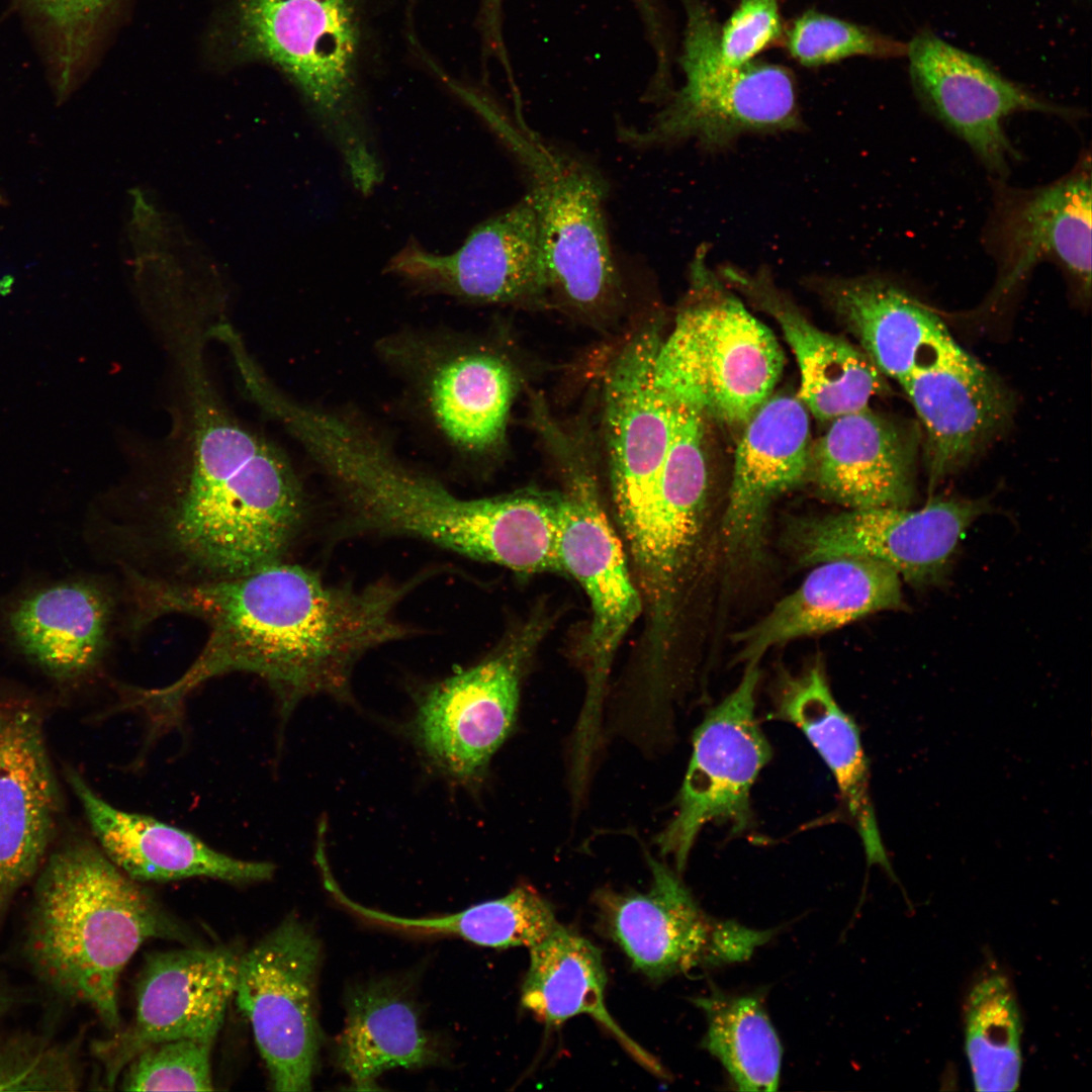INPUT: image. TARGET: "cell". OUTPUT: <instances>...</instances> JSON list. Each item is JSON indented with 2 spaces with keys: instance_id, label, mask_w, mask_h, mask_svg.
<instances>
[{
  "instance_id": "10",
  "label": "cell",
  "mask_w": 1092,
  "mask_h": 1092,
  "mask_svg": "<svg viewBox=\"0 0 1092 1092\" xmlns=\"http://www.w3.org/2000/svg\"><path fill=\"white\" fill-rule=\"evenodd\" d=\"M558 551L563 572L585 592L592 622L582 649L585 699L572 746L580 752L599 747L606 688L615 655L640 616L643 600L633 582L621 541L599 499L590 477L574 473L560 492Z\"/></svg>"
},
{
  "instance_id": "9",
  "label": "cell",
  "mask_w": 1092,
  "mask_h": 1092,
  "mask_svg": "<svg viewBox=\"0 0 1092 1092\" xmlns=\"http://www.w3.org/2000/svg\"><path fill=\"white\" fill-rule=\"evenodd\" d=\"M376 351L452 453L480 457L502 445L516 390L504 357L442 331L390 334Z\"/></svg>"
},
{
  "instance_id": "20",
  "label": "cell",
  "mask_w": 1092,
  "mask_h": 1092,
  "mask_svg": "<svg viewBox=\"0 0 1092 1092\" xmlns=\"http://www.w3.org/2000/svg\"><path fill=\"white\" fill-rule=\"evenodd\" d=\"M116 615L112 585L96 575H78L33 583L0 599V632L49 678L73 685L103 665Z\"/></svg>"
},
{
  "instance_id": "28",
  "label": "cell",
  "mask_w": 1092,
  "mask_h": 1092,
  "mask_svg": "<svg viewBox=\"0 0 1092 1092\" xmlns=\"http://www.w3.org/2000/svg\"><path fill=\"white\" fill-rule=\"evenodd\" d=\"M66 779L104 854L136 882L204 877L235 884L270 879L274 864L215 850L197 836L147 815L119 810L102 799L74 768Z\"/></svg>"
},
{
  "instance_id": "17",
  "label": "cell",
  "mask_w": 1092,
  "mask_h": 1092,
  "mask_svg": "<svg viewBox=\"0 0 1092 1092\" xmlns=\"http://www.w3.org/2000/svg\"><path fill=\"white\" fill-rule=\"evenodd\" d=\"M528 637L442 679L420 697L411 724L419 751L446 778L475 785L516 721Z\"/></svg>"
},
{
  "instance_id": "15",
  "label": "cell",
  "mask_w": 1092,
  "mask_h": 1092,
  "mask_svg": "<svg viewBox=\"0 0 1092 1092\" xmlns=\"http://www.w3.org/2000/svg\"><path fill=\"white\" fill-rule=\"evenodd\" d=\"M647 860L652 874L648 892L599 890L595 901L609 937L649 979L740 962L770 939V930L709 917L677 875L650 855Z\"/></svg>"
},
{
  "instance_id": "3",
  "label": "cell",
  "mask_w": 1092,
  "mask_h": 1092,
  "mask_svg": "<svg viewBox=\"0 0 1092 1092\" xmlns=\"http://www.w3.org/2000/svg\"><path fill=\"white\" fill-rule=\"evenodd\" d=\"M151 938L188 939L99 846L75 837L49 852L36 875L22 953L53 995L91 1008L108 1029H119V976Z\"/></svg>"
},
{
  "instance_id": "27",
  "label": "cell",
  "mask_w": 1092,
  "mask_h": 1092,
  "mask_svg": "<svg viewBox=\"0 0 1092 1092\" xmlns=\"http://www.w3.org/2000/svg\"><path fill=\"white\" fill-rule=\"evenodd\" d=\"M905 607L901 577L887 564L863 557L823 561L759 621L735 634L737 661L759 663L775 646Z\"/></svg>"
},
{
  "instance_id": "25",
  "label": "cell",
  "mask_w": 1092,
  "mask_h": 1092,
  "mask_svg": "<svg viewBox=\"0 0 1092 1092\" xmlns=\"http://www.w3.org/2000/svg\"><path fill=\"white\" fill-rule=\"evenodd\" d=\"M812 444L809 475L846 510L908 508L915 496L917 428L870 407L838 416Z\"/></svg>"
},
{
  "instance_id": "26",
  "label": "cell",
  "mask_w": 1092,
  "mask_h": 1092,
  "mask_svg": "<svg viewBox=\"0 0 1092 1092\" xmlns=\"http://www.w3.org/2000/svg\"><path fill=\"white\" fill-rule=\"evenodd\" d=\"M1089 162L1049 186L1002 196L995 230L1001 273L994 296L1006 294L1038 262L1051 259L1090 297Z\"/></svg>"
},
{
  "instance_id": "40",
  "label": "cell",
  "mask_w": 1092,
  "mask_h": 1092,
  "mask_svg": "<svg viewBox=\"0 0 1092 1092\" xmlns=\"http://www.w3.org/2000/svg\"><path fill=\"white\" fill-rule=\"evenodd\" d=\"M212 1044L213 1040L202 1038H178L152 1044L129 1062L120 1088L126 1091L213 1090Z\"/></svg>"
},
{
  "instance_id": "24",
  "label": "cell",
  "mask_w": 1092,
  "mask_h": 1092,
  "mask_svg": "<svg viewBox=\"0 0 1092 1092\" xmlns=\"http://www.w3.org/2000/svg\"><path fill=\"white\" fill-rule=\"evenodd\" d=\"M900 385L923 427L929 492L966 465L1011 417L1008 389L959 345Z\"/></svg>"
},
{
  "instance_id": "34",
  "label": "cell",
  "mask_w": 1092,
  "mask_h": 1092,
  "mask_svg": "<svg viewBox=\"0 0 1092 1092\" xmlns=\"http://www.w3.org/2000/svg\"><path fill=\"white\" fill-rule=\"evenodd\" d=\"M327 891L343 908L373 925L414 935H451L480 946L530 948L559 925L550 903L527 885L456 913L414 918L394 916L354 902L337 882H331Z\"/></svg>"
},
{
  "instance_id": "8",
  "label": "cell",
  "mask_w": 1092,
  "mask_h": 1092,
  "mask_svg": "<svg viewBox=\"0 0 1092 1092\" xmlns=\"http://www.w3.org/2000/svg\"><path fill=\"white\" fill-rule=\"evenodd\" d=\"M560 492L524 490L463 498L408 464L376 493L378 529L524 573L563 572L558 551Z\"/></svg>"
},
{
  "instance_id": "13",
  "label": "cell",
  "mask_w": 1092,
  "mask_h": 1092,
  "mask_svg": "<svg viewBox=\"0 0 1092 1092\" xmlns=\"http://www.w3.org/2000/svg\"><path fill=\"white\" fill-rule=\"evenodd\" d=\"M320 960L318 939L293 915L240 957L234 997L276 1091L311 1089L320 1046Z\"/></svg>"
},
{
  "instance_id": "7",
  "label": "cell",
  "mask_w": 1092,
  "mask_h": 1092,
  "mask_svg": "<svg viewBox=\"0 0 1092 1092\" xmlns=\"http://www.w3.org/2000/svg\"><path fill=\"white\" fill-rule=\"evenodd\" d=\"M687 15L679 65L685 82L647 125H622L618 136L638 149L694 141L721 150L748 133L801 127L797 84L786 67L760 61L741 66L720 57L719 24L702 0H682Z\"/></svg>"
},
{
  "instance_id": "44",
  "label": "cell",
  "mask_w": 1092,
  "mask_h": 1092,
  "mask_svg": "<svg viewBox=\"0 0 1092 1092\" xmlns=\"http://www.w3.org/2000/svg\"><path fill=\"white\" fill-rule=\"evenodd\" d=\"M19 1002V995L6 979L0 975V1018L11 1011Z\"/></svg>"
},
{
  "instance_id": "36",
  "label": "cell",
  "mask_w": 1092,
  "mask_h": 1092,
  "mask_svg": "<svg viewBox=\"0 0 1092 1092\" xmlns=\"http://www.w3.org/2000/svg\"><path fill=\"white\" fill-rule=\"evenodd\" d=\"M1020 1039L1021 1020L1008 978L997 971L983 975L973 985L965 1008V1051L977 1091L1018 1088Z\"/></svg>"
},
{
  "instance_id": "41",
  "label": "cell",
  "mask_w": 1092,
  "mask_h": 1092,
  "mask_svg": "<svg viewBox=\"0 0 1092 1092\" xmlns=\"http://www.w3.org/2000/svg\"><path fill=\"white\" fill-rule=\"evenodd\" d=\"M784 34L779 0H740L719 27L721 60L730 66L749 63L763 51L782 46Z\"/></svg>"
},
{
  "instance_id": "21",
  "label": "cell",
  "mask_w": 1092,
  "mask_h": 1092,
  "mask_svg": "<svg viewBox=\"0 0 1092 1092\" xmlns=\"http://www.w3.org/2000/svg\"><path fill=\"white\" fill-rule=\"evenodd\" d=\"M33 700L0 702V925L37 875L57 833L63 799Z\"/></svg>"
},
{
  "instance_id": "1",
  "label": "cell",
  "mask_w": 1092,
  "mask_h": 1092,
  "mask_svg": "<svg viewBox=\"0 0 1092 1092\" xmlns=\"http://www.w3.org/2000/svg\"><path fill=\"white\" fill-rule=\"evenodd\" d=\"M181 391L176 446L99 530L125 575L196 584L283 561L307 510L287 455L222 401L203 348L174 353Z\"/></svg>"
},
{
  "instance_id": "18",
  "label": "cell",
  "mask_w": 1092,
  "mask_h": 1092,
  "mask_svg": "<svg viewBox=\"0 0 1092 1092\" xmlns=\"http://www.w3.org/2000/svg\"><path fill=\"white\" fill-rule=\"evenodd\" d=\"M241 954L233 947H187L150 954L136 986L131 1023L92 1044L103 1084L113 1086L144 1049L178 1038L215 1039L235 996Z\"/></svg>"
},
{
  "instance_id": "4",
  "label": "cell",
  "mask_w": 1092,
  "mask_h": 1092,
  "mask_svg": "<svg viewBox=\"0 0 1092 1092\" xmlns=\"http://www.w3.org/2000/svg\"><path fill=\"white\" fill-rule=\"evenodd\" d=\"M222 33L241 60L279 68L337 146L355 186L372 190L381 167L357 107L361 32L355 0H236Z\"/></svg>"
},
{
  "instance_id": "16",
  "label": "cell",
  "mask_w": 1092,
  "mask_h": 1092,
  "mask_svg": "<svg viewBox=\"0 0 1092 1092\" xmlns=\"http://www.w3.org/2000/svg\"><path fill=\"white\" fill-rule=\"evenodd\" d=\"M386 270L421 291L474 303L536 305L552 296L541 225L527 192L476 225L453 253L435 254L412 241Z\"/></svg>"
},
{
  "instance_id": "31",
  "label": "cell",
  "mask_w": 1092,
  "mask_h": 1092,
  "mask_svg": "<svg viewBox=\"0 0 1092 1092\" xmlns=\"http://www.w3.org/2000/svg\"><path fill=\"white\" fill-rule=\"evenodd\" d=\"M774 696L775 717L800 729L830 769L869 864L895 878L877 826L859 732L833 697L824 663L817 660L798 674L784 673Z\"/></svg>"
},
{
  "instance_id": "12",
  "label": "cell",
  "mask_w": 1092,
  "mask_h": 1092,
  "mask_svg": "<svg viewBox=\"0 0 1092 1092\" xmlns=\"http://www.w3.org/2000/svg\"><path fill=\"white\" fill-rule=\"evenodd\" d=\"M705 417L677 404L672 437L642 529L629 546L647 605L651 661L666 662L688 574L702 536L709 487Z\"/></svg>"
},
{
  "instance_id": "23",
  "label": "cell",
  "mask_w": 1092,
  "mask_h": 1092,
  "mask_svg": "<svg viewBox=\"0 0 1092 1092\" xmlns=\"http://www.w3.org/2000/svg\"><path fill=\"white\" fill-rule=\"evenodd\" d=\"M809 416L798 394L772 393L744 423L721 524L724 552L733 567L761 560L772 504L808 477Z\"/></svg>"
},
{
  "instance_id": "5",
  "label": "cell",
  "mask_w": 1092,
  "mask_h": 1092,
  "mask_svg": "<svg viewBox=\"0 0 1092 1092\" xmlns=\"http://www.w3.org/2000/svg\"><path fill=\"white\" fill-rule=\"evenodd\" d=\"M462 98L490 125L526 179L541 225L551 295L585 314L616 309L623 292L608 231L605 178L533 129L521 103L510 113L471 88Z\"/></svg>"
},
{
  "instance_id": "6",
  "label": "cell",
  "mask_w": 1092,
  "mask_h": 1092,
  "mask_svg": "<svg viewBox=\"0 0 1092 1092\" xmlns=\"http://www.w3.org/2000/svg\"><path fill=\"white\" fill-rule=\"evenodd\" d=\"M675 324L661 339L653 380L670 400L729 426L744 425L774 393L784 353L771 331L718 279L699 249Z\"/></svg>"
},
{
  "instance_id": "22",
  "label": "cell",
  "mask_w": 1092,
  "mask_h": 1092,
  "mask_svg": "<svg viewBox=\"0 0 1092 1092\" xmlns=\"http://www.w3.org/2000/svg\"><path fill=\"white\" fill-rule=\"evenodd\" d=\"M907 57L911 82L922 102L994 171L1004 172L1013 156L1003 127L1006 117L1018 111L1077 115L1031 94L932 31L915 34Z\"/></svg>"
},
{
  "instance_id": "39",
  "label": "cell",
  "mask_w": 1092,
  "mask_h": 1092,
  "mask_svg": "<svg viewBox=\"0 0 1092 1092\" xmlns=\"http://www.w3.org/2000/svg\"><path fill=\"white\" fill-rule=\"evenodd\" d=\"M782 47L809 68L857 56L901 58L908 52V43L815 10H807L785 27Z\"/></svg>"
},
{
  "instance_id": "43",
  "label": "cell",
  "mask_w": 1092,
  "mask_h": 1092,
  "mask_svg": "<svg viewBox=\"0 0 1092 1092\" xmlns=\"http://www.w3.org/2000/svg\"><path fill=\"white\" fill-rule=\"evenodd\" d=\"M645 25L648 38H660L666 31L660 8L655 0H632Z\"/></svg>"
},
{
  "instance_id": "19",
  "label": "cell",
  "mask_w": 1092,
  "mask_h": 1092,
  "mask_svg": "<svg viewBox=\"0 0 1092 1092\" xmlns=\"http://www.w3.org/2000/svg\"><path fill=\"white\" fill-rule=\"evenodd\" d=\"M655 324L623 346L605 380V432L613 502L628 546L638 537L674 427L677 404L653 380Z\"/></svg>"
},
{
  "instance_id": "38",
  "label": "cell",
  "mask_w": 1092,
  "mask_h": 1092,
  "mask_svg": "<svg viewBox=\"0 0 1092 1092\" xmlns=\"http://www.w3.org/2000/svg\"><path fill=\"white\" fill-rule=\"evenodd\" d=\"M80 1041L30 1031L0 1034V1091H75L83 1084Z\"/></svg>"
},
{
  "instance_id": "42",
  "label": "cell",
  "mask_w": 1092,
  "mask_h": 1092,
  "mask_svg": "<svg viewBox=\"0 0 1092 1092\" xmlns=\"http://www.w3.org/2000/svg\"><path fill=\"white\" fill-rule=\"evenodd\" d=\"M481 26L488 49L502 51L506 48L503 35V0H482Z\"/></svg>"
},
{
  "instance_id": "32",
  "label": "cell",
  "mask_w": 1092,
  "mask_h": 1092,
  "mask_svg": "<svg viewBox=\"0 0 1092 1092\" xmlns=\"http://www.w3.org/2000/svg\"><path fill=\"white\" fill-rule=\"evenodd\" d=\"M606 982L600 949L559 924L530 947L521 1003L547 1026H558L578 1014L592 1016L639 1065L665 1078L658 1061L628 1036L610 1015L605 1004Z\"/></svg>"
},
{
  "instance_id": "30",
  "label": "cell",
  "mask_w": 1092,
  "mask_h": 1092,
  "mask_svg": "<svg viewBox=\"0 0 1092 1092\" xmlns=\"http://www.w3.org/2000/svg\"><path fill=\"white\" fill-rule=\"evenodd\" d=\"M814 284L861 351L899 384L958 346L936 313L888 280L825 277Z\"/></svg>"
},
{
  "instance_id": "33",
  "label": "cell",
  "mask_w": 1092,
  "mask_h": 1092,
  "mask_svg": "<svg viewBox=\"0 0 1092 1092\" xmlns=\"http://www.w3.org/2000/svg\"><path fill=\"white\" fill-rule=\"evenodd\" d=\"M336 1058L351 1089L372 1091L379 1089L376 1081L385 1071L432 1065L439 1052L404 991L389 982H373L356 987L347 998Z\"/></svg>"
},
{
  "instance_id": "2",
  "label": "cell",
  "mask_w": 1092,
  "mask_h": 1092,
  "mask_svg": "<svg viewBox=\"0 0 1092 1092\" xmlns=\"http://www.w3.org/2000/svg\"><path fill=\"white\" fill-rule=\"evenodd\" d=\"M124 578L132 630L172 614L195 617L208 629L197 658L170 685L122 689L120 709L139 711L151 739L179 726L196 688L230 672L264 679L282 718L309 696L346 699L359 658L400 634L397 598L384 581L331 584L286 560L196 584Z\"/></svg>"
},
{
  "instance_id": "14",
  "label": "cell",
  "mask_w": 1092,
  "mask_h": 1092,
  "mask_svg": "<svg viewBox=\"0 0 1092 1092\" xmlns=\"http://www.w3.org/2000/svg\"><path fill=\"white\" fill-rule=\"evenodd\" d=\"M987 511L986 500L959 497L930 499L918 510L851 509L793 519L786 541L802 564L870 558L893 568L911 586L926 588L946 579L965 533Z\"/></svg>"
},
{
  "instance_id": "35",
  "label": "cell",
  "mask_w": 1092,
  "mask_h": 1092,
  "mask_svg": "<svg viewBox=\"0 0 1092 1092\" xmlns=\"http://www.w3.org/2000/svg\"><path fill=\"white\" fill-rule=\"evenodd\" d=\"M695 1003L707 1016L703 1045L721 1062L738 1090L775 1091L782 1046L760 1000L713 992Z\"/></svg>"
},
{
  "instance_id": "29",
  "label": "cell",
  "mask_w": 1092,
  "mask_h": 1092,
  "mask_svg": "<svg viewBox=\"0 0 1092 1092\" xmlns=\"http://www.w3.org/2000/svg\"><path fill=\"white\" fill-rule=\"evenodd\" d=\"M722 273L779 325L799 367L798 396L816 419L860 411L886 391L885 376L861 349L811 323L766 272L725 267Z\"/></svg>"
},
{
  "instance_id": "37",
  "label": "cell",
  "mask_w": 1092,
  "mask_h": 1092,
  "mask_svg": "<svg viewBox=\"0 0 1092 1092\" xmlns=\"http://www.w3.org/2000/svg\"><path fill=\"white\" fill-rule=\"evenodd\" d=\"M119 0H12L40 51L59 101L75 89Z\"/></svg>"
},
{
  "instance_id": "11",
  "label": "cell",
  "mask_w": 1092,
  "mask_h": 1092,
  "mask_svg": "<svg viewBox=\"0 0 1092 1092\" xmlns=\"http://www.w3.org/2000/svg\"><path fill=\"white\" fill-rule=\"evenodd\" d=\"M758 663L745 664L736 688L712 708L696 729L693 752L673 818L657 835L660 853L686 868L701 830L709 823L732 835L752 826L750 794L772 750L756 716Z\"/></svg>"
}]
</instances>
